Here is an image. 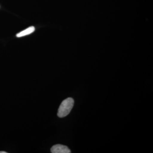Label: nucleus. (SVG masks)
Instances as JSON below:
<instances>
[{
	"label": "nucleus",
	"instance_id": "obj_1",
	"mask_svg": "<svg viewBox=\"0 0 153 153\" xmlns=\"http://www.w3.org/2000/svg\"><path fill=\"white\" fill-rule=\"evenodd\" d=\"M74 104V100L71 97H68L61 102L58 110L57 116L58 117H65L71 112Z\"/></svg>",
	"mask_w": 153,
	"mask_h": 153
},
{
	"label": "nucleus",
	"instance_id": "obj_3",
	"mask_svg": "<svg viewBox=\"0 0 153 153\" xmlns=\"http://www.w3.org/2000/svg\"><path fill=\"white\" fill-rule=\"evenodd\" d=\"M35 30L36 29L35 27L32 26L18 33L16 35V37L17 38H21V37L30 35L33 33L35 31Z\"/></svg>",
	"mask_w": 153,
	"mask_h": 153
},
{
	"label": "nucleus",
	"instance_id": "obj_2",
	"mask_svg": "<svg viewBox=\"0 0 153 153\" xmlns=\"http://www.w3.org/2000/svg\"><path fill=\"white\" fill-rule=\"evenodd\" d=\"M52 153H70L71 151L66 146L60 144L54 145L51 149Z\"/></svg>",
	"mask_w": 153,
	"mask_h": 153
},
{
	"label": "nucleus",
	"instance_id": "obj_4",
	"mask_svg": "<svg viewBox=\"0 0 153 153\" xmlns=\"http://www.w3.org/2000/svg\"><path fill=\"white\" fill-rule=\"evenodd\" d=\"M0 153H7V152H4V151H1L0 152Z\"/></svg>",
	"mask_w": 153,
	"mask_h": 153
}]
</instances>
